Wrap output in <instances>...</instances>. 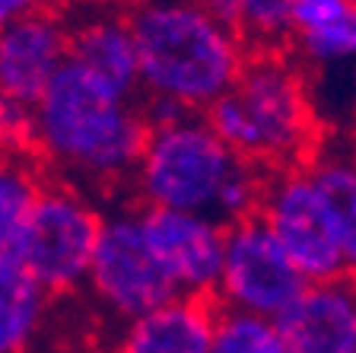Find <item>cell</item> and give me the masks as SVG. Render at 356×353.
Listing matches in <instances>:
<instances>
[{
	"mask_svg": "<svg viewBox=\"0 0 356 353\" xmlns=\"http://www.w3.org/2000/svg\"><path fill=\"white\" fill-rule=\"evenodd\" d=\"M210 353H286L274 318L226 309L213 302Z\"/></svg>",
	"mask_w": 356,
	"mask_h": 353,
	"instance_id": "cell-17",
	"label": "cell"
},
{
	"mask_svg": "<svg viewBox=\"0 0 356 353\" xmlns=\"http://www.w3.org/2000/svg\"><path fill=\"white\" fill-rule=\"evenodd\" d=\"M86 287L99 306H105L124 324L178 299L143 239L140 214L134 207L102 214L96 249L89 258Z\"/></svg>",
	"mask_w": 356,
	"mask_h": 353,
	"instance_id": "cell-7",
	"label": "cell"
},
{
	"mask_svg": "<svg viewBox=\"0 0 356 353\" xmlns=\"http://www.w3.org/2000/svg\"><path fill=\"white\" fill-rule=\"evenodd\" d=\"M274 322L286 353H356V280L309 283Z\"/></svg>",
	"mask_w": 356,
	"mask_h": 353,
	"instance_id": "cell-10",
	"label": "cell"
},
{
	"mask_svg": "<svg viewBox=\"0 0 356 353\" xmlns=\"http://www.w3.org/2000/svg\"><path fill=\"white\" fill-rule=\"evenodd\" d=\"M99 223L102 214L83 198V191L70 185L38 188L29 214L10 242V251L48 296L74 293L86 287Z\"/></svg>",
	"mask_w": 356,
	"mask_h": 353,
	"instance_id": "cell-5",
	"label": "cell"
},
{
	"mask_svg": "<svg viewBox=\"0 0 356 353\" xmlns=\"http://www.w3.org/2000/svg\"><path fill=\"white\" fill-rule=\"evenodd\" d=\"M197 3H204V7L210 10L213 16H220L226 26H232L236 29V13H238V0H197Z\"/></svg>",
	"mask_w": 356,
	"mask_h": 353,
	"instance_id": "cell-22",
	"label": "cell"
},
{
	"mask_svg": "<svg viewBox=\"0 0 356 353\" xmlns=\"http://www.w3.org/2000/svg\"><path fill=\"white\" fill-rule=\"evenodd\" d=\"M137 214L143 239L172 290L188 299H213L222 267L226 226L204 214L165 210V207L140 204Z\"/></svg>",
	"mask_w": 356,
	"mask_h": 353,
	"instance_id": "cell-9",
	"label": "cell"
},
{
	"mask_svg": "<svg viewBox=\"0 0 356 353\" xmlns=\"http://www.w3.org/2000/svg\"><path fill=\"white\" fill-rule=\"evenodd\" d=\"M353 3H356V0H353Z\"/></svg>",
	"mask_w": 356,
	"mask_h": 353,
	"instance_id": "cell-23",
	"label": "cell"
},
{
	"mask_svg": "<svg viewBox=\"0 0 356 353\" xmlns=\"http://www.w3.org/2000/svg\"><path fill=\"white\" fill-rule=\"evenodd\" d=\"M35 150L64 175L83 182L131 178L147 140L137 99L111 89L67 58L32 105Z\"/></svg>",
	"mask_w": 356,
	"mask_h": 353,
	"instance_id": "cell-1",
	"label": "cell"
},
{
	"mask_svg": "<svg viewBox=\"0 0 356 353\" xmlns=\"http://www.w3.org/2000/svg\"><path fill=\"white\" fill-rule=\"evenodd\" d=\"M48 299L10 249H0V353H29L48 318Z\"/></svg>",
	"mask_w": 356,
	"mask_h": 353,
	"instance_id": "cell-15",
	"label": "cell"
},
{
	"mask_svg": "<svg viewBox=\"0 0 356 353\" xmlns=\"http://www.w3.org/2000/svg\"><path fill=\"white\" fill-rule=\"evenodd\" d=\"M35 150V131H32V105L0 93V153L26 156Z\"/></svg>",
	"mask_w": 356,
	"mask_h": 353,
	"instance_id": "cell-20",
	"label": "cell"
},
{
	"mask_svg": "<svg viewBox=\"0 0 356 353\" xmlns=\"http://www.w3.org/2000/svg\"><path fill=\"white\" fill-rule=\"evenodd\" d=\"M147 140L134 166V182L143 207H165L204 214L213 220L222 185L238 169L236 156L200 111H185L172 102L147 99Z\"/></svg>",
	"mask_w": 356,
	"mask_h": 353,
	"instance_id": "cell-4",
	"label": "cell"
},
{
	"mask_svg": "<svg viewBox=\"0 0 356 353\" xmlns=\"http://www.w3.org/2000/svg\"><path fill=\"white\" fill-rule=\"evenodd\" d=\"M140 99L204 111L245 64L242 36L197 0H140L127 13Z\"/></svg>",
	"mask_w": 356,
	"mask_h": 353,
	"instance_id": "cell-2",
	"label": "cell"
},
{
	"mask_svg": "<svg viewBox=\"0 0 356 353\" xmlns=\"http://www.w3.org/2000/svg\"><path fill=\"white\" fill-rule=\"evenodd\" d=\"M48 0H0V29H7L10 22L26 19L32 13H42Z\"/></svg>",
	"mask_w": 356,
	"mask_h": 353,
	"instance_id": "cell-21",
	"label": "cell"
},
{
	"mask_svg": "<svg viewBox=\"0 0 356 353\" xmlns=\"http://www.w3.org/2000/svg\"><path fill=\"white\" fill-rule=\"evenodd\" d=\"M38 178L22 156L0 153V249H10L19 223L38 194Z\"/></svg>",
	"mask_w": 356,
	"mask_h": 353,
	"instance_id": "cell-18",
	"label": "cell"
},
{
	"mask_svg": "<svg viewBox=\"0 0 356 353\" xmlns=\"http://www.w3.org/2000/svg\"><path fill=\"white\" fill-rule=\"evenodd\" d=\"M213 299H178L127 322L115 353H210Z\"/></svg>",
	"mask_w": 356,
	"mask_h": 353,
	"instance_id": "cell-13",
	"label": "cell"
},
{
	"mask_svg": "<svg viewBox=\"0 0 356 353\" xmlns=\"http://www.w3.org/2000/svg\"><path fill=\"white\" fill-rule=\"evenodd\" d=\"M309 287L296 265L283 255L270 229L258 214L226 226L222 267L213 302L226 309L280 318Z\"/></svg>",
	"mask_w": 356,
	"mask_h": 353,
	"instance_id": "cell-8",
	"label": "cell"
},
{
	"mask_svg": "<svg viewBox=\"0 0 356 353\" xmlns=\"http://www.w3.org/2000/svg\"><path fill=\"white\" fill-rule=\"evenodd\" d=\"M200 115L232 153L267 172L305 166L315 156L309 93L280 52H248L232 86Z\"/></svg>",
	"mask_w": 356,
	"mask_h": 353,
	"instance_id": "cell-3",
	"label": "cell"
},
{
	"mask_svg": "<svg viewBox=\"0 0 356 353\" xmlns=\"http://www.w3.org/2000/svg\"><path fill=\"white\" fill-rule=\"evenodd\" d=\"M70 54L67 58L108 83L131 99H140V74H137V48L121 13H89L76 26H67Z\"/></svg>",
	"mask_w": 356,
	"mask_h": 353,
	"instance_id": "cell-12",
	"label": "cell"
},
{
	"mask_svg": "<svg viewBox=\"0 0 356 353\" xmlns=\"http://www.w3.org/2000/svg\"><path fill=\"white\" fill-rule=\"evenodd\" d=\"M258 217L270 229L283 255L305 277V283L347 277L331 207L312 175L309 162L267 175Z\"/></svg>",
	"mask_w": 356,
	"mask_h": 353,
	"instance_id": "cell-6",
	"label": "cell"
},
{
	"mask_svg": "<svg viewBox=\"0 0 356 353\" xmlns=\"http://www.w3.org/2000/svg\"><path fill=\"white\" fill-rule=\"evenodd\" d=\"M309 169L325 191V201L331 207L337 242L343 255V271L350 280H356V159L353 156H312Z\"/></svg>",
	"mask_w": 356,
	"mask_h": 353,
	"instance_id": "cell-16",
	"label": "cell"
},
{
	"mask_svg": "<svg viewBox=\"0 0 356 353\" xmlns=\"http://www.w3.org/2000/svg\"><path fill=\"white\" fill-rule=\"evenodd\" d=\"M70 38L54 13L42 10L0 29V93L35 105L51 77L67 64Z\"/></svg>",
	"mask_w": 356,
	"mask_h": 353,
	"instance_id": "cell-11",
	"label": "cell"
},
{
	"mask_svg": "<svg viewBox=\"0 0 356 353\" xmlns=\"http://www.w3.org/2000/svg\"><path fill=\"white\" fill-rule=\"evenodd\" d=\"M286 45L305 61L337 67L356 61V3L353 0H293Z\"/></svg>",
	"mask_w": 356,
	"mask_h": 353,
	"instance_id": "cell-14",
	"label": "cell"
},
{
	"mask_svg": "<svg viewBox=\"0 0 356 353\" xmlns=\"http://www.w3.org/2000/svg\"><path fill=\"white\" fill-rule=\"evenodd\" d=\"M293 0H238L236 32L248 52H280Z\"/></svg>",
	"mask_w": 356,
	"mask_h": 353,
	"instance_id": "cell-19",
	"label": "cell"
}]
</instances>
